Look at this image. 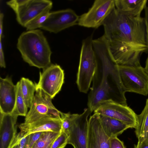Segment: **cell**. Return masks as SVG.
<instances>
[{
    "instance_id": "cell-22",
    "label": "cell",
    "mask_w": 148,
    "mask_h": 148,
    "mask_svg": "<svg viewBox=\"0 0 148 148\" xmlns=\"http://www.w3.org/2000/svg\"><path fill=\"white\" fill-rule=\"evenodd\" d=\"M16 88L15 105L12 112L18 116H25L27 113V108L23 95L20 81L16 85Z\"/></svg>"
},
{
    "instance_id": "cell-30",
    "label": "cell",
    "mask_w": 148,
    "mask_h": 148,
    "mask_svg": "<svg viewBox=\"0 0 148 148\" xmlns=\"http://www.w3.org/2000/svg\"><path fill=\"white\" fill-rule=\"evenodd\" d=\"M1 39H0V66L1 67L5 68V63Z\"/></svg>"
},
{
    "instance_id": "cell-28",
    "label": "cell",
    "mask_w": 148,
    "mask_h": 148,
    "mask_svg": "<svg viewBox=\"0 0 148 148\" xmlns=\"http://www.w3.org/2000/svg\"><path fill=\"white\" fill-rule=\"evenodd\" d=\"M110 148H126L123 142L117 137L111 138L110 139Z\"/></svg>"
},
{
    "instance_id": "cell-16",
    "label": "cell",
    "mask_w": 148,
    "mask_h": 148,
    "mask_svg": "<svg viewBox=\"0 0 148 148\" xmlns=\"http://www.w3.org/2000/svg\"><path fill=\"white\" fill-rule=\"evenodd\" d=\"M16 88L11 78H0V111L5 114L12 113L15 105Z\"/></svg>"
},
{
    "instance_id": "cell-7",
    "label": "cell",
    "mask_w": 148,
    "mask_h": 148,
    "mask_svg": "<svg viewBox=\"0 0 148 148\" xmlns=\"http://www.w3.org/2000/svg\"><path fill=\"white\" fill-rule=\"evenodd\" d=\"M115 7L114 0H95L86 12L79 16L77 25L97 28L103 24Z\"/></svg>"
},
{
    "instance_id": "cell-34",
    "label": "cell",
    "mask_w": 148,
    "mask_h": 148,
    "mask_svg": "<svg viewBox=\"0 0 148 148\" xmlns=\"http://www.w3.org/2000/svg\"><path fill=\"white\" fill-rule=\"evenodd\" d=\"M144 69L146 73L148 75V55L146 61L145 66Z\"/></svg>"
},
{
    "instance_id": "cell-13",
    "label": "cell",
    "mask_w": 148,
    "mask_h": 148,
    "mask_svg": "<svg viewBox=\"0 0 148 148\" xmlns=\"http://www.w3.org/2000/svg\"><path fill=\"white\" fill-rule=\"evenodd\" d=\"M48 0H27L15 13L18 23L24 27L29 21L47 8L52 6Z\"/></svg>"
},
{
    "instance_id": "cell-21",
    "label": "cell",
    "mask_w": 148,
    "mask_h": 148,
    "mask_svg": "<svg viewBox=\"0 0 148 148\" xmlns=\"http://www.w3.org/2000/svg\"><path fill=\"white\" fill-rule=\"evenodd\" d=\"M61 132H43L32 148H51L53 142Z\"/></svg>"
},
{
    "instance_id": "cell-18",
    "label": "cell",
    "mask_w": 148,
    "mask_h": 148,
    "mask_svg": "<svg viewBox=\"0 0 148 148\" xmlns=\"http://www.w3.org/2000/svg\"><path fill=\"white\" fill-rule=\"evenodd\" d=\"M99 115L101 127L110 138L117 137L127 129L130 128L128 125L120 121L105 115Z\"/></svg>"
},
{
    "instance_id": "cell-25",
    "label": "cell",
    "mask_w": 148,
    "mask_h": 148,
    "mask_svg": "<svg viewBox=\"0 0 148 148\" xmlns=\"http://www.w3.org/2000/svg\"><path fill=\"white\" fill-rule=\"evenodd\" d=\"M29 138V135L22 137L17 133L10 148H27Z\"/></svg>"
},
{
    "instance_id": "cell-31",
    "label": "cell",
    "mask_w": 148,
    "mask_h": 148,
    "mask_svg": "<svg viewBox=\"0 0 148 148\" xmlns=\"http://www.w3.org/2000/svg\"><path fill=\"white\" fill-rule=\"evenodd\" d=\"M144 9L145 16L144 18L146 27L147 41V49L146 53H148V6H146Z\"/></svg>"
},
{
    "instance_id": "cell-14",
    "label": "cell",
    "mask_w": 148,
    "mask_h": 148,
    "mask_svg": "<svg viewBox=\"0 0 148 148\" xmlns=\"http://www.w3.org/2000/svg\"><path fill=\"white\" fill-rule=\"evenodd\" d=\"M110 139L101 127L99 114L94 113L88 119L87 148H110Z\"/></svg>"
},
{
    "instance_id": "cell-19",
    "label": "cell",
    "mask_w": 148,
    "mask_h": 148,
    "mask_svg": "<svg viewBox=\"0 0 148 148\" xmlns=\"http://www.w3.org/2000/svg\"><path fill=\"white\" fill-rule=\"evenodd\" d=\"M137 124L135 132L139 145L148 139V98L141 113L137 114Z\"/></svg>"
},
{
    "instance_id": "cell-1",
    "label": "cell",
    "mask_w": 148,
    "mask_h": 148,
    "mask_svg": "<svg viewBox=\"0 0 148 148\" xmlns=\"http://www.w3.org/2000/svg\"><path fill=\"white\" fill-rule=\"evenodd\" d=\"M103 25V35L117 64L140 65L141 56L147 49L144 18L127 16L119 12L115 7Z\"/></svg>"
},
{
    "instance_id": "cell-32",
    "label": "cell",
    "mask_w": 148,
    "mask_h": 148,
    "mask_svg": "<svg viewBox=\"0 0 148 148\" xmlns=\"http://www.w3.org/2000/svg\"><path fill=\"white\" fill-rule=\"evenodd\" d=\"M4 14L1 12L0 13V39L3 37V21Z\"/></svg>"
},
{
    "instance_id": "cell-29",
    "label": "cell",
    "mask_w": 148,
    "mask_h": 148,
    "mask_svg": "<svg viewBox=\"0 0 148 148\" xmlns=\"http://www.w3.org/2000/svg\"><path fill=\"white\" fill-rule=\"evenodd\" d=\"M42 132H36L29 134L27 148H32L42 134Z\"/></svg>"
},
{
    "instance_id": "cell-10",
    "label": "cell",
    "mask_w": 148,
    "mask_h": 148,
    "mask_svg": "<svg viewBox=\"0 0 148 148\" xmlns=\"http://www.w3.org/2000/svg\"><path fill=\"white\" fill-rule=\"evenodd\" d=\"M79 16L70 8L50 12L40 28L54 33L77 25Z\"/></svg>"
},
{
    "instance_id": "cell-4",
    "label": "cell",
    "mask_w": 148,
    "mask_h": 148,
    "mask_svg": "<svg viewBox=\"0 0 148 148\" xmlns=\"http://www.w3.org/2000/svg\"><path fill=\"white\" fill-rule=\"evenodd\" d=\"M93 35L83 40L77 74L76 83L80 92L88 91L97 66L93 45Z\"/></svg>"
},
{
    "instance_id": "cell-5",
    "label": "cell",
    "mask_w": 148,
    "mask_h": 148,
    "mask_svg": "<svg viewBox=\"0 0 148 148\" xmlns=\"http://www.w3.org/2000/svg\"><path fill=\"white\" fill-rule=\"evenodd\" d=\"M121 82L125 92L144 96L148 95V75L139 66H118Z\"/></svg>"
},
{
    "instance_id": "cell-26",
    "label": "cell",
    "mask_w": 148,
    "mask_h": 148,
    "mask_svg": "<svg viewBox=\"0 0 148 148\" xmlns=\"http://www.w3.org/2000/svg\"><path fill=\"white\" fill-rule=\"evenodd\" d=\"M68 136L62 131L53 142L51 148H64L68 144Z\"/></svg>"
},
{
    "instance_id": "cell-24",
    "label": "cell",
    "mask_w": 148,
    "mask_h": 148,
    "mask_svg": "<svg viewBox=\"0 0 148 148\" xmlns=\"http://www.w3.org/2000/svg\"><path fill=\"white\" fill-rule=\"evenodd\" d=\"M79 115L77 114H71L70 112L66 113L60 112L61 131L67 135L70 128Z\"/></svg>"
},
{
    "instance_id": "cell-15",
    "label": "cell",
    "mask_w": 148,
    "mask_h": 148,
    "mask_svg": "<svg viewBox=\"0 0 148 148\" xmlns=\"http://www.w3.org/2000/svg\"><path fill=\"white\" fill-rule=\"evenodd\" d=\"M18 116L13 112H0V148H10L17 134L16 121Z\"/></svg>"
},
{
    "instance_id": "cell-23",
    "label": "cell",
    "mask_w": 148,
    "mask_h": 148,
    "mask_svg": "<svg viewBox=\"0 0 148 148\" xmlns=\"http://www.w3.org/2000/svg\"><path fill=\"white\" fill-rule=\"evenodd\" d=\"M52 7H50L47 8L28 22L24 26L27 31L40 28L42 25L48 17Z\"/></svg>"
},
{
    "instance_id": "cell-20",
    "label": "cell",
    "mask_w": 148,
    "mask_h": 148,
    "mask_svg": "<svg viewBox=\"0 0 148 148\" xmlns=\"http://www.w3.org/2000/svg\"><path fill=\"white\" fill-rule=\"evenodd\" d=\"M20 82L22 92L26 105L30 108L34 96L36 87L35 84L29 79L22 77Z\"/></svg>"
},
{
    "instance_id": "cell-17",
    "label": "cell",
    "mask_w": 148,
    "mask_h": 148,
    "mask_svg": "<svg viewBox=\"0 0 148 148\" xmlns=\"http://www.w3.org/2000/svg\"><path fill=\"white\" fill-rule=\"evenodd\" d=\"M115 8L120 13L131 17L140 16L146 7L147 0H114Z\"/></svg>"
},
{
    "instance_id": "cell-33",
    "label": "cell",
    "mask_w": 148,
    "mask_h": 148,
    "mask_svg": "<svg viewBox=\"0 0 148 148\" xmlns=\"http://www.w3.org/2000/svg\"><path fill=\"white\" fill-rule=\"evenodd\" d=\"M134 148H148V139L139 145L137 144Z\"/></svg>"
},
{
    "instance_id": "cell-8",
    "label": "cell",
    "mask_w": 148,
    "mask_h": 148,
    "mask_svg": "<svg viewBox=\"0 0 148 148\" xmlns=\"http://www.w3.org/2000/svg\"><path fill=\"white\" fill-rule=\"evenodd\" d=\"M64 80V71L60 66L51 64L40 72L39 81L35 84L36 89H41L53 99L61 90Z\"/></svg>"
},
{
    "instance_id": "cell-11",
    "label": "cell",
    "mask_w": 148,
    "mask_h": 148,
    "mask_svg": "<svg viewBox=\"0 0 148 148\" xmlns=\"http://www.w3.org/2000/svg\"><path fill=\"white\" fill-rule=\"evenodd\" d=\"M92 112L88 108L79 114L70 128L67 135L68 144L74 148H87L88 117Z\"/></svg>"
},
{
    "instance_id": "cell-2",
    "label": "cell",
    "mask_w": 148,
    "mask_h": 148,
    "mask_svg": "<svg viewBox=\"0 0 148 148\" xmlns=\"http://www.w3.org/2000/svg\"><path fill=\"white\" fill-rule=\"evenodd\" d=\"M97 66L88 97V108L94 111L101 102L111 100L127 106L121 82L118 66L110 51L108 41L103 35L93 40Z\"/></svg>"
},
{
    "instance_id": "cell-6",
    "label": "cell",
    "mask_w": 148,
    "mask_h": 148,
    "mask_svg": "<svg viewBox=\"0 0 148 148\" xmlns=\"http://www.w3.org/2000/svg\"><path fill=\"white\" fill-rule=\"evenodd\" d=\"M35 92L31 106L25 116L24 123H31L47 116L61 118L60 111L54 106L51 97L41 89H36Z\"/></svg>"
},
{
    "instance_id": "cell-9",
    "label": "cell",
    "mask_w": 148,
    "mask_h": 148,
    "mask_svg": "<svg viewBox=\"0 0 148 148\" xmlns=\"http://www.w3.org/2000/svg\"><path fill=\"white\" fill-rule=\"evenodd\" d=\"M94 112L120 121L130 128L135 129L137 124V114L132 109L111 100L100 103Z\"/></svg>"
},
{
    "instance_id": "cell-27",
    "label": "cell",
    "mask_w": 148,
    "mask_h": 148,
    "mask_svg": "<svg viewBox=\"0 0 148 148\" xmlns=\"http://www.w3.org/2000/svg\"><path fill=\"white\" fill-rule=\"evenodd\" d=\"M27 0H11L7 2L6 4L15 13L18 9Z\"/></svg>"
},
{
    "instance_id": "cell-12",
    "label": "cell",
    "mask_w": 148,
    "mask_h": 148,
    "mask_svg": "<svg viewBox=\"0 0 148 148\" xmlns=\"http://www.w3.org/2000/svg\"><path fill=\"white\" fill-rule=\"evenodd\" d=\"M18 127L20 131L18 134L22 137L36 132H60L62 122L61 118L47 116L31 123H21Z\"/></svg>"
},
{
    "instance_id": "cell-3",
    "label": "cell",
    "mask_w": 148,
    "mask_h": 148,
    "mask_svg": "<svg viewBox=\"0 0 148 148\" xmlns=\"http://www.w3.org/2000/svg\"><path fill=\"white\" fill-rule=\"evenodd\" d=\"M16 46L23 60L30 66L43 69L51 64L52 51L41 30L23 32L18 39Z\"/></svg>"
}]
</instances>
